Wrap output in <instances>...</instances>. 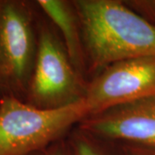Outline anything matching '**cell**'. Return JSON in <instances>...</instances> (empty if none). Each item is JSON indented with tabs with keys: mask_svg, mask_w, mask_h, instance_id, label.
Masks as SVG:
<instances>
[{
	"mask_svg": "<svg viewBox=\"0 0 155 155\" xmlns=\"http://www.w3.org/2000/svg\"><path fill=\"white\" fill-rule=\"evenodd\" d=\"M80 21L87 73L118 61L155 57V27L123 1H72Z\"/></svg>",
	"mask_w": 155,
	"mask_h": 155,
	"instance_id": "cell-1",
	"label": "cell"
},
{
	"mask_svg": "<svg viewBox=\"0 0 155 155\" xmlns=\"http://www.w3.org/2000/svg\"><path fill=\"white\" fill-rule=\"evenodd\" d=\"M88 116L84 100L45 110L11 96L0 100V155H37Z\"/></svg>",
	"mask_w": 155,
	"mask_h": 155,
	"instance_id": "cell-2",
	"label": "cell"
},
{
	"mask_svg": "<svg viewBox=\"0 0 155 155\" xmlns=\"http://www.w3.org/2000/svg\"><path fill=\"white\" fill-rule=\"evenodd\" d=\"M38 47L30 5L0 0V93L25 101Z\"/></svg>",
	"mask_w": 155,
	"mask_h": 155,
	"instance_id": "cell-3",
	"label": "cell"
},
{
	"mask_svg": "<svg viewBox=\"0 0 155 155\" xmlns=\"http://www.w3.org/2000/svg\"><path fill=\"white\" fill-rule=\"evenodd\" d=\"M38 47L25 102L39 109H59L84 98L87 82L73 67L60 35L37 25Z\"/></svg>",
	"mask_w": 155,
	"mask_h": 155,
	"instance_id": "cell-4",
	"label": "cell"
},
{
	"mask_svg": "<svg viewBox=\"0 0 155 155\" xmlns=\"http://www.w3.org/2000/svg\"><path fill=\"white\" fill-rule=\"evenodd\" d=\"M155 95V57L118 61L87 82L84 103L88 116Z\"/></svg>",
	"mask_w": 155,
	"mask_h": 155,
	"instance_id": "cell-5",
	"label": "cell"
},
{
	"mask_svg": "<svg viewBox=\"0 0 155 155\" xmlns=\"http://www.w3.org/2000/svg\"><path fill=\"white\" fill-rule=\"evenodd\" d=\"M78 127L116 143L155 146V95L86 116Z\"/></svg>",
	"mask_w": 155,
	"mask_h": 155,
	"instance_id": "cell-6",
	"label": "cell"
},
{
	"mask_svg": "<svg viewBox=\"0 0 155 155\" xmlns=\"http://www.w3.org/2000/svg\"><path fill=\"white\" fill-rule=\"evenodd\" d=\"M36 5L60 32L73 67L84 78L87 73L80 21L72 1L38 0Z\"/></svg>",
	"mask_w": 155,
	"mask_h": 155,
	"instance_id": "cell-7",
	"label": "cell"
},
{
	"mask_svg": "<svg viewBox=\"0 0 155 155\" xmlns=\"http://www.w3.org/2000/svg\"><path fill=\"white\" fill-rule=\"evenodd\" d=\"M67 139L75 155H124L119 143L97 137L78 127Z\"/></svg>",
	"mask_w": 155,
	"mask_h": 155,
	"instance_id": "cell-8",
	"label": "cell"
},
{
	"mask_svg": "<svg viewBox=\"0 0 155 155\" xmlns=\"http://www.w3.org/2000/svg\"><path fill=\"white\" fill-rule=\"evenodd\" d=\"M124 4L155 27V0H127Z\"/></svg>",
	"mask_w": 155,
	"mask_h": 155,
	"instance_id": "cell-9",
	"label": "cell"
},
{
	"mask_svg": "<svg viewBox=\"0 0 155 155\" xmlns=\"http://www.w3.org/2000/svg\"><path fill=\"white\" fill-rule=\"evenodd\" d=\"M37 155H75L68 139H62Z\"/></svg>",
	"mask_w": 155,
	"mask_h": 155,
	"instance_id": "cell-10",
	"label": "cell"
},
{
	"mask_svg": "<svg viewBox=\"0 0 155 155\" xmlns=\"http://www.w3.org/2000/svg\"><path fill=\"white\" fill-rule=\"evenodd\" d=\"M124 155H155V146L119 143Z\"/></svg>",
	"mask_w": 155,
	"mask_h": 155,
	"instance_id": "cell-11",
	"label": "cell"
},
{
	"mask_svg": "<svg viewBox=\"0 0 155 155\" xmlns=\"http://www.w3.org/2000/svg\"><path fill=\"white\" fill-rule=\"evenodd\" d=\"M1 97H2V95H1V93H0V100H1Z\"/></svg>",
	"mask_w": 155,
	"mask_h": 155,
	"instance_id": "cell-12",
	"label": "cell"
}]
</instances>
